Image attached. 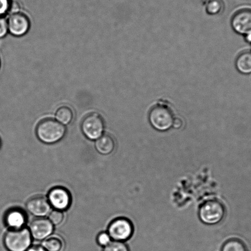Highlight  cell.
Here are the masks:
<instances>
[{"label": "cell", "mask_w": 251, "mask_h": 251, "mask_svg": "<svg viewBox=\"0 0 251 251\" xmlns=\"http://www.w3.org/2000/svg\"><path fill=\"white\" fill-rule=\"evenodd\" d=\"M67 129L65 126L53 119H46L38 124L36 136L41 142L55 144L64 137Z\"/></svg>", "instance_id": "obj_1"}, {"label": "cell", "mask_w": 251, "mask_h": 251, "mask_svg": "<svg viewBox=\"0 0 251 251\" xmlns=\"http://www.w3.org/2000/svg\"><path fill=\"white\" fill-rule=\"evenodd\" d=\"M32 240L29 228L24 227L7 231L3 242L8 251H26L31 246Z\"/></svg>", "instance_id": "obj_2"}, {"label": "cell", "mask_w": 251, "mask_h": 251, "mask_svg": "<svg viewBox=\"0 0 251 251\" xmlns=\"http://www.w3.org/2000/svg\"><path fill=\"white\" fill-rule=\"evenodd\" d=\"M199 218L206 225H216L223 220L226 208L221 202L211 200L204 202L199 209Z\"/></svg>", "instance_id": "obj_3"}, {"label": "cell", "mask_w": 251, "mask_h": 251, "mask_svg": "<svg viewBox=\"0 0 251 251\" xmlns=\"http://www.w3.org/2000/svg\"><path fill=\"white\" fill-rule=\"evenodd\" d=\"M174 118L171 109L162 104L153 107L149 115L151 126L160 131L170 130L172 127Z\"/></svg>", "instance_id": "obj_4"}, {"label": "cell", "mask_w": 251, "mask_h": 251, "mask_svg": "<svg viewBox=\"0 0 251 251\" xmlns=\"http://www.w3.org/2000/svg\"><path fill=\"white\" fill-rule=\"evenodd\" d=\"M134 227L132 223L127 218L114 219L108 226V233L113 241L125 242L132 236Z\"/></svg>", "instance_id": "obj_5"}, {"label": "cell", "mask_w": 251, "mask_h": 251, "mask_svg": "<svg viewBox=\"0 0 251 251\" xmlns=\"http://www.w3.org/2000/svg\"><path fill=\"white\" fill-rule=\"evenodd\" d=\"M81 130L86 137L97 140L103 135L104 123L103 118L97 113H91L83 119Z\"/></svg>", "instance_id": "obj_6"}, {"label": "cell", "mask_w": 251, "mask_h": 251, "mask_svg": "<svg viewBox=\"0 0 251 251\" xmlns=\"http://www.w3.org/2000/svg\"><path fill=\"white\" fill-rule=\"evenodd\" d=\"M48 199L51 206L62 211L69 208L72 201L70 192L62 187H55L51 189Z\"/></svg>", "instance_id": "obj_7"}, {"label": "cell", "mask_w": 251, "mask_h": 251, "mask_svg": "<svg viewBox=\"0 0 251 251\" xmlns=\"http://www.w3.org/2000/svg\"><path fill=\"white\" fill-rule=\"evenodd\" d=\"M231 24L236 33L245 36L251 35V9L236 11L231 18Z\"/></svg>", "instance_id": "obj_8"}, {"label": "cell", "mask_w": 251, "mask_h": 251, "mask_svg": "<svg viewBox=\"0 0 251 251\" xmlns=\"http://www.w3.org/2000/svg\"><path fill=\"white\" fill-rule=\"evenodd\" d=\"M54 226L46 218H38L31 222L29 227L33 239L38 241H44L52 235Z\"/></svg>", "instance_id": "obj_9"}, {"label": "cell", "mask_w": 251, "mask_h": 251, "mask_svg": "<svg viewBox=\"0 0 251 251\" xmlns=\"http://www.w3.org/2000/svg\"><path fill=\"white\" fill-rule=\"evenodd\" d=\"M8 26V31L11 35L21 36L28 32L30 27V22L25 14L15 13L9 17Z\"/></svg>", "instance_id": "obj_10"}, {"label": "cell", "mask_w": 251, "mask_h": 251, "mask_svg": "<svg viewBox=\"0 0 251 251\" xmlns=\"http://www.w3.org/2000/svg\"><path fill=\"white\" fill-rule=\"evenodd\" d=\"M26 208L29 213L38 218H45L52 209L48 198L42 196L31 197L26 202Z\"/></svg>", "instance_id": "obj_11"}, {"label": "cell", "mask_w": 251, "mask_h": 251, "mask_svg": "<svg viewBox=\"0 0 251 251\" xmlns=\"http://www.w3.org/2000/svg\"><path fill=\"white\" fill-rule=\"evenodd\" d=\"M27 222V216L21 208H14L6 212L4 216V223L10 230H16L25 227Z\"/></svg>", "instance_id": "obj_12"}, {"label": "cell", "mask_w": 251, "mask_h": 251, "mask_svg": "<svg viewBox=\"0 0 251 251\" xmlns=\"http://www.w3.org/2000/svg\"><path fill=\"white\" fill-rule=\"evenodd\" d=\"M96 149L100 154L107 155L113 152L116 148L114 138L109 134H103L96 141Z\"/></svg>", "instance_id": "obj_13"}, {"label": "cell", "mask_w": 251, "mask_h": 251, "mask_svg": "<svg viewBox=\"0 0 251 251\" xmlns=\"http://www.w3.org/2000/svg\"><path fill=\"white\" fill-rule=\"evenodd\" d=\"M236 67L239 72L244 75L251 73V52L245 51L238 56L236 60Z\"/></svg>", "instance_id": "obj_14"}, {"label": "cell", "mask_w": 251, "mask_h": 251, "mask_svg": "<svg viewBox=\"0 0 251 251\" xmlns=\"http://www.w3.org/2000/svg\"><path fill=\"white\" fill-rule=\"evenodd\" d=\"M203 5L209 15L220 14L225 8L223 0H204Z\"/></svg>", "instance_id": "obj_15"}, {"label": "cell", "mask_w": 251, "mask_h": 251, "mask_svg": "<svg viewBox=\"0 0 251 251\" xmlns=\"http://www.w3.org/2000/svg\"><path fill=\"white\" fill-rule=\"evenodd\" d=\"M42 246L47 251H62L64 247V243L59 236H53L44 240Z\"/></svg>", "instance_id": "obj_16"}, {"label": "cell", "mask_w": 251, "mask_h": 251, "mask_svg": "<svg viewBox=\"0 0 251 251\" xmlns=\"http://www.w3.org/2000/svg\"><path fill=\"white\" fill-rule=\"evenodd\" d=\"M55 118L56 120L63 124V126L68 125L73 120V111L67 106L61 107L56 112Z\"/></svg>", "instance_id": "obj_17"}, {"label": "cell", "mask_w": 251, "mask_h": 251, "mask_svg": "<svg viewBox=\"0 0 251 251\" xmlns=\"http://www.w3.org/2000/svg\"><path fill=\"white\" fill-rule=\"evenodd\" d=\"M222 251H247L242 241L238 239H230L224 244Z\"/></svg>", "instance_id": "obj_18"}, {"label": "cell", "mask_w": 251, "mask_h": 251, "mask_svg": "<svg viewBox=\"0 0 251 251\" xmlns=\"http://www.w3.org/2000/svg\"><path fill=\"white\" fill-rule=\"evenodd\" d=\"M103 251H130V250L125 242L113 241L104 247Z\"/></svg>", "instance_id": "obj_19"}, {"label": "cell", "mask_w": 251, "mask_h": 251, "mask_svg": "<svg viewBox=\"0 0 251 251\" xmlns=\"http://www.w3.org/2000/svg\"><path fill=\"white\" fill-rule=\"evenodd\" d=\"M49 219L52 223L53 226H58L63 223L65 218V214L63 212L57 209L51 211L49 214Z\"/></svg>", "instance_id": "obj_20"}, {"label": "cell", "mask_w": 251, "mask_h": 251, "mask_svg": "<svg viewBox=\"0 0 251 251\" xmlns=\"http://www.w3.org/2000/svg\"><path fill=\"white\" fill-rule=\"evenodd\" d=\"M111 241L112 239L108 232L103 231V232L100 233L98 236H97V242L99 245L102 246V247H105Z\"/></svg>", "instance_id": "obj_21"}, {"label": "cell", "mask_w": 251, "mask_h": 251, "mask_svg": "<svg viewBox=\"0 0 251 251\" xmlns=\"http://www.w3.org/2000/svg\"><path fill=\"white\" fill-rule=\"evenodd\" d=\"M11 0H0V17H4L11 9Z\"/></svg>", "instance_id": "obj_22"}, {"label": "cell", "mask_w": 251, "mask_h": 251, "mask_svg": "<svg viewBox=\"0 0 251 251\" xmlns=\"http://www.w3.org/2000/svg\"><path fill=\"white\" fill-rule=\"evenodd\" d=\"M8 31V21L4 17H0V38L5 36Z\"/></svg>", "instance_id": "obj_23"}, {"label": "cell", "mask_w": 251, "mask_h": 251, "mask_svg": "<svg viewBox=\"0 0 251 251\" xmlns=\"http://www.w3.org/2000/svg\"><path fill=\"white\" fill-rule=\"evenodd\" d=\"M182 126H183V123H182V120L181 118H174L172 127H174L175 129H179L182 127Z\"/></svg>", "instance_id": "obj_24"}, {"label": "cell", "mask_w": 251, "mask_h": 251, "mask_svg": "<svg viewBox=\"0 0 251 251\" xmlns=\"http://www.w3.org/2000/svg\"><path fill=\"white\" fill-rule=\"evenodd\" d=\"M26 251H47L42 245L31 246Z\"/></svg>", "instance_id": "obj_25"}, {"label": "cell", "mask_w": 251, "mask_h": 251, "mask_svg": "<svg viewBox=\"0 0 251 251\" xmlns=\"http://www.w3.org/2000/svg\"><path fill=\"white\" fill-rule=\"evenodd\" d=\"M246 40L247 42L251 43V35L246 36Z\"/></svg>", "instance_id": "obj_26"}, {"label": "cell", "mask_w": 251, "mask_h": 251, "mask_svg": "<svg viewBox=\"0 0 251 251\" xmlns=\"http://www.w3.org/2000/svg\"><path fill=\"white\" fill-rule=\"evenodd\" d=\"M1 138H0V148H1Z\"/></svg>", "instance_id": "obj_27"}]
</instances>
